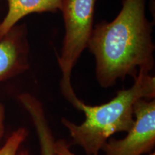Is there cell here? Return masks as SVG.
Here are the masks:
<instances>
[{
	"instance_id": "6da1fadb",
	"label": "cell",
	"mask_w": 155,
	"mask_h": 155,
	"mask_svg": "<svg viewBox=\"0 0 155 155\" xmlns=\"http://www.w3.org/2000/svg\"><path fill=\"white\" fill-rule=\"evenodd\" d=\"M146 0H123L119 15L93 29L88 48L95 57L96 77L101 87L118 80L149 73L154 65L152 24L146 17Z\"/></svg>"
},
{
	"instance_id": "7a4b0ae2",
	"label": "cell",
	"mask_w": 155,
	"mask_h": 155,
	"mask_svg": "<svg viewBox=\"0 0 155 155\" xmlns=\"http://www.w3.org/2000/svg\"><path fill=\"white\" fill-rule=\"evenodd\" d=\"M134 79L130 88L119 91L113 99L106 104L90 106L81 102L78 110L84 113L86 119L81 124L65 118L61 119L73 143L80 146L87 155H98L112 135L129 131L134 123V107L137 101L154 98V76L139 71Z\"/></svg>"
},
{
	"instance_id": "3957f363",
	"label": "cell",
	"mask_w": 155,
	"mask_h": 155,
	"mask_svg": "<svg viewBox=\"0 0 155 155\" xmlns=\"http://www.w3.org/2000/svg\"><path fill=\"white\" fill-rule=\"evenodd\" d=\"M96 0H64L61 10L65 24V37L58 63L62 73L60 87L64 98L78 110L82 101L71 84L73 67L88 47L94 24Z\"/></svg>"
},
{
	"instance_id": "277c9868",
	"label": "cell",
	"mask_w": 155,
	"mask_h": 155,
	"mask_svg": "<svg viewBox=\"0 0 155 155\" xmlns=\"http://www.w3.org/2000/svg\"><path fill=\"white\" fill-rule=\"evenodd\" d=\"M134 123L124 139H108L102 150L105 155H142L155 145V100L140 99L134 107Z\"/></svg>"
},
{
	"instance_id": "5b68a950",
	"label": "cell",
	"mask_w": 155,
	"mask_h": 155,
	"mask_svg": "<svg viewBox=\"0 0 155 155\" xmlns=\"http://www.w3.org/2000/svg\"><path fill=\"white\" fill-rule=\"evenodd\" d=\"M20 29H12L0 40V82L19 74L28 68V48Z\"/></svg>"
},
{
	"instance_id": "8992f818",
	"label": "cell",
	"mask_w": 155,
	"mask_h": 155,
	"mask_svg": "<svg viewBox=\"0 0 155 155\" xmlns=\"http://www.w3.org/2000/svg\"><path fill=\"white\" fill-rule=\"evenodd\" d=\"M64 0H7L8 11L0 23V40L7 35L18 21L32 13L61 10Z\"/></svg>"
},
{
	"instance_id": "52a82bcc",
	"label": "cell",
	"mask_w": 155,
	"mask_h": 155,
	"mask_svg": "<svg viewBox=\"0 0 155 155\" xmlns=\"http://www.w3.org/2000/svg\"><path fill=\"white\" fill-rule=\"evenodd\" d=\"M28 135V131L25 128H19L13 131L5 144L0 148V155H18L19 147Z\"/></svg>"
},
{
	"instance_id": "ba28073f",
	"label": "cell",
	"mask_w": 155,
	"mask_h": 155,
	"mask_svg": "<svg viewBox=\"0 0 155 155\" xmlns=\"http://www.w3.org/2000/svg\"><path fill=\"white\" fill-rule=\"evenodd\" d=\"M54 155H75L70 150L69 145L64 139L55 141L54 144Z\"/></svg>"
},
{
	"instance_id": "9c48e42d",
	"label": "cell",
	"mask_w": 155,
	"mask_h": 155,
	"mask_svg": "<svg viewBox=\"0 0 155 155\" xmlns=\"http://www.w3.org/2000/svg\"><path fill=\"white\" fill-rule=\"evenodd\" d=\"M5 108L3 104L0 103V141L5 134Z\"/></svg>"
},
{
	"instance_id": "30bf717a",
	"label": "cell",
	"mask_w": 155,
	"mask_h": 155,
	"mask_svg": "<svg viewBox=\"0 0 155 155\" xmlns=\"http://www.w3.org/2000/svg\"><path fill=\"white\" fill-rule=\"evenodd\" d=\"M18 155H30V154L27 150H22L19 153H18Z\"/></svg>"
},
{
	"instance_id": "8fae6325",
	"label": "cell",
	"mask_w": 155,
	"mask_h": 155,
	"mask_svg": "<svg viewBox=\"0 0 155 155\" xmlns=\"http://www.w3.org/2000/svg\"><path fill=\"white\" fill-rule=\"evenodd\" d=\"M150 155H155V153L153 152V153H152V154H150Z\"/></svg>"
}]
</instances>
